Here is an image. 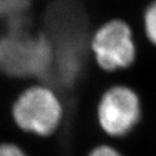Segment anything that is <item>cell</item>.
<instances>
[{"label": "cell", "mask_w": 156, "mask_h": 156, "mask_svg": "<svg viewBox=\"0 0 156 156\" xmlns=\"http://www.w3.org/2000/svg\"><path fill=\"white\" fill-rule=\"evenodd\" d=\"M142 114L140 94L124 83L106 88L95 107V118L100 129L114 139H122L133 131L141 122Z\"/></svg>", "instance_id": "obj_4"}, {"label": "cell", "mask_w": 156, "mask_h": 156, "mask_svg": "<svg viewBox=\"0 0 156 156\" xmlns=\"http://www.w3.org/2000/svg\"><path fill=\"white\" fill-rule=\"evenodd\" d=\"M25 23H8L0 33V73L14 79L47 77L53 66V44L44 34L29 32Z\"/></svg>", "instance_id": "obj_1"}, {"label": "cell", "mask_w": 156, "mask_h": 156, "mask_svg": "<svg viewBox=\"0 0 156 156\" xmlns=\"http://www.w3.org/2000/svg\"><path fill=\"white\" fill-rule=\"evenodd\" d=\"M142 28L146 40L156 47V0L146 5L142 13Z\"/></svg>", "instance_id": "obj_6"}, {"label": "cell", "mask_w": 156, "mask_h": 156, "mask_svg": "<svg viewBox=\"0 0 156 156\" xmlns=\"http://www.w3.org/2000/svg\"><path fill=\"white\" fill-rule=\"evenodd\" d=\"M64 115L61 97L49 83H37L24 88L11 105V118L17 129L38 138L53 136Z\"/></svg>", "instance_id": "obj_2"}, {"label": "cell", "mask_w": 156, "mask_h": 156, "mask_svg": "<svg viewBox=\"0 0 156 156\" xmlns=\"http://www.w3.org/2000/svg\"><path fill=\"white\" fill-rule=\"evenodd\" d=\"M32 7V0H0V20L5 23L24 20Z\"/></svg>", "instance_id": "obj_5"}, {"label": "cell", "mask_w": 156, "mask_h": 156, "mask_svg": "<svg viewBox=\"0 0 156 156\" xmlns=\"http://www.w3.org/2000/svg\"><path fill=\"white\" fill-rule=\"evenodd\" d=\"M86 156H125L118 149L111 144L102 143L95 145L86 154Z\"/></svg>", "instance_id": "obj_7"}, {"label": "cell", "mask_w": 156, "mask_h": 156, "mask_svg": "<svg viewBox=\"0 0 156 156\" xmlns=\"http://www.w3.org/2000/svg\"><path fill=\"white\" fill-rule=\"evenodd\" d=\"M0 156H28L22 146L11 141L0 142Z\"/></svg>", "instance_id": "obj_8"}, {"label": "cell", "mask_w": 156, "mask_h": 156, "mask_svg": "<svg viewBox=\"0 0 156 156\" xmlns=\"http://www.w3.org/2000/svg\"><path fill=\"white\" fill-rule=\"evenodd\" d=\"M88 49L98 67L106 73L128 69L138 58L132 26L119 17L99 25L89 37Z\"/></svg>", "instance_id": "obj_3"}]
</instances>
